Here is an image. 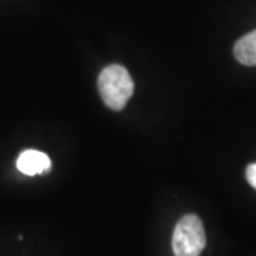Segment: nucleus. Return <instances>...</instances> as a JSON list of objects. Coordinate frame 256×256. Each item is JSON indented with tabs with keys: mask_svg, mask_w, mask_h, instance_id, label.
<instances>
[{
	"mask_svg": "<svg viewBox=\"0 0 256 256\" xmlns=\"http://www.w3.org/2000/svg\"><path fill=\"white\" fill-rule=\"evenodd\" d=\"M98 92L108 108L121 111L134 94V82L124 66L111 64L98 76Z\"/></svg>",
	"mask_w": 256,
	"mask_h": 256,
	"instance_id": "obj_1",
	"label": "nucleus"
},
{
	"mask_svg": "<svg viewBox=\"0 0 256 256\" xmlns=\"http://www.w3.org/2000/svg\"><path fill=\"white\" fill-rule=\"evenodd\" d=\"M206 245V235L200 216L188 214L178 220L172 234L175 256H201Z\"/></svg>",
	"mask_w": 256,
	"mask_h": 256,
	"instance_id": "obj_2",
	"label": "nucleus"
},
{
	"mask_svg": "<svg viewBox=\"0 0 256 256\" xmlns=\"http://www.w3.org/2000/svg\"><path fill=\"white\" fill-rule=\"evenodd\" d=\"M16 166L22 174L34 176L38 174H46L52 170V161L47 154L37 150H24L18 156Z\"/></svg>",
	"mask_w": 256,
	"mask_h": 256,
	"instance_id": "obj_3",
	"label": "nucleus"
},
{
	"mask_svg": "<svg viewBox=\"0 0 256 256\" xmlns=\"http://www.w3.org/2000/svg\"><path fill=\"white\" fill-rule=\"evenodd\" d=\"M234 54L244 66H256V30L239 38L234 47Z\"/></svg>",
	"mask_w": 256,
	"mask_h": 256,
	"instance_id": "obj_4",
	"label": "nucleus"
},
{
	"mask_svg": "<svg viewBox=\"0 0 256 256\" xmlns=\"http://www.w3.org/2000/svg\"><path fill=\"white\" fill-rule=\"evenodd\" d=\"M246 180L256 190V162L255 164L249 165L246 168Z\"/></svg>",
	"mask_w": 256,
	"mask_h": 256,
	"instance_id": "obj_5",
	"label": "nucleus"
}]
</instances>
